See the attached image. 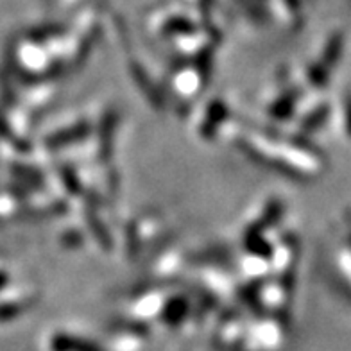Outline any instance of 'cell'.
Returning a JSON list of instances; mask_svg holds the SVG:
<instances>
[{
  "label": "cell",
  "mask_w": 351,
  "mask_h": 351,
  "mask_svg": "<svg viewBox=\"0 0 351 351\" xmlns=\"http://www.w3.org/2000/svg\"><path fill=\"white\" fill-rule=\"evenodd\" d=\"M5 282H8V273H4V271H0V287H4Z\"/></svg>",
  "instance_id": "obj_1"
}]
</instances>
